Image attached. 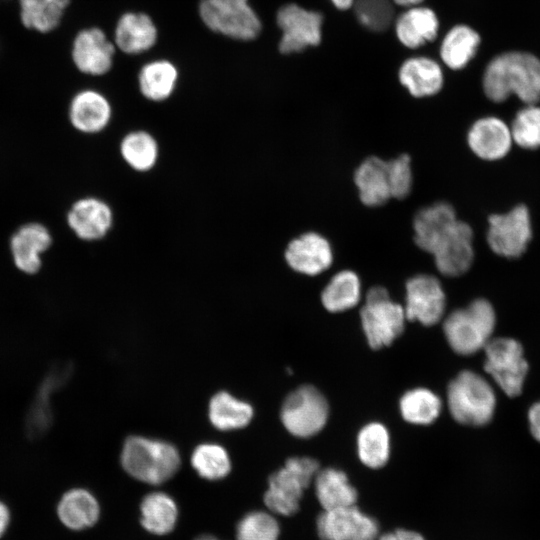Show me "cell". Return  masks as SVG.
Masks as SVG:
<instances>
[{"label":"cell","mask_w":540,"mask_h":540,"mask_svg":"<svg viewBox=\"0 0 540 540\" xmlns=\"http://www.w3.org/2000/svg\"><path fill=\"white\" fill-rule=\"evenodd\" d=\"M486 97L500 103L515 95L525 105L540 101V58L528 51L511 50L493 57L482 78Z\"/></svg>","instance_id":"cell-1"},{"label":"cell","mask_w":540,"mask_h":540,"mask_svg":"<svg viewBox=\"0 0 540 540\" xmlns=\"http://www.w3.org/2000/svg\"><path fill=\"white\" fill-rule=\"evenodd\" d=\"M120 462L127 474L150 485L168 481L181 464L179 452L172 444L136 435L124 441Z\"/></svg>","instance_id":"cell-2"},{"label":"cell","mask_w":540,"mask_h":540,"mask_svg":"<svg viewBox=\"0 0 540 540\" xmlns=\"http://www.w3.org/2000/svg\"><path fill=\"white\" fill-rule=\"evenodd\" d=\"M495 325L496 314L491 303L476 299L467 307L452 311L443 322V331L454 352L472 355L484 349Z\"/></svg>","instance_id":"cell-3"},{"label":"cell","mask_w":540,"mask_h":540,"mask_svg":"<svg viewBox=\"0 0 540 540\" xmlns=\"http://www.w3.org/2000/svg\"><path fill=\"white\" fill-rule=\"evenodd\" d=\"M447 405L452 417L460 424L482 426L494 415L496 396L484 377L464 370L448 385Z\"/></svg>","instance_id":"cell-4"},{"label":"cell","mask_w":540,"mask_h":540,"mask_svg":"<svg viewBox=\"0 0 540 540\" xmlns=\"http://www.w3.org/2000/svg\"><path fill=\"white\" fill-rule=\"evenodd\" d=\"M319 471V463L310 457H291L283 467L272 473L264 493L269 511L281 516L294 515L300 506L304 490Z\"/></svg>","instance_id":"cell-5"},{"label":"cell","mask_w":540,"mask_h":540,"mask_svg":"<svg viewBox=\"0 0 540 540\" xmlns=\"http://www.w3.org/2000/svg\"><path fill=\"white\" fill-rule=\"evenodd\" d=\"M361 325L369 346L380 349L391 345L404 330V307L391 300L381 286L370 288L360 312Z\"/></svg>","instance_id":"cell-6"},{"label":"cell","mask_w":540,"mask_h":540,"mask_svg":"<svg viewBox=\"0 0 540 540\" xmlns=\"http://www.w3.org/2000/svg\"><path fill=\"white\" fill-rule=\"evenodd\" d=\"M198 10L210 30L235 40H253L262 29L249 0H201Z\"/></svg>","instance_id":"cell-7"},{"label":"cell","mask_w":540,"mask_h":540,"mask_svg":"<svg viewBox=\"0 0 540 540\" xmlns=\"http://www.w3.org/2000/svg\"><path fill=\"white\" fill-rule=\"evenodd\" d=\"M329 405L324 395L312 385H302L284 400L280 418L286 430L295 437L309 438L326 425Z\"/></svg>","instance_id":"cell-8"},{"label":"cell","mask_w":540,"mask_h":540,"mask_svg":"<svg viewBox=\"0 0 540 540\" xmlns=\"http://www.w3.org/2000/svg\"><path fill=\"white\" fill-rule=\"evenodd\" d=\"M484 352L486 373L509 397L520 395L528 372L521 344L512 338H491Z\"/></svg>","instance_id":"cell-9"},{"label":"cell","mask_w":540,"mask_h":540,"mask_svg":"<svg viewBox=\"0 0 540 540\" xmlns=\"http://www.w3.org/2000/svg\"><path fill=\"white\" fill-rule=\"evenodd\" d=\"M487 243L491 250L505 258H518L527 250L532 238L528 208L519 204L503 214L488 219Z\"/></svg>","instance_id":"cell-10"},{"label":"cell","mask_w":540,"mask_h":540,"mask_svg":"<svg viewBox=\"0 0 540 540\" xmlns=\"http://www.w3.org/2000/svg\"><path fill=\"white\" fill-rule=\"evenodd\" d=\"M276 21L282 31L279 51L283 54L301 52L321 41L323 16L319 12L289 3L279 8Z\"/></svg>","instance_id":"cell-11"},{"label":"cell","mask_w":540,"mask_h":540,"mask_svg":"<svg viewBox=\"0 0 540 540\" xmlns=\"http://www.w3.org/2000/svg\"><path fill=\"white\" fill-rule=\"evenodd\" d=\"M316 530L321 540H377L380 527L375 518L353 505L323 510Z\"/></svg>","instance_id":"cell-12"},{"label":"cell","mask_w":540,"mask_h":540,"mask_svg":"<svg viewBox=\"0 0 540 540\" xmlns=\"http://www.w3.org/2000/svg\"><path fill=\"white\" fill-rule=\"evenodd\" d=\"M406 318L425 326L438 323L445 312L446 296L440 281L429 274L408 279L405 286Z\"/></svg>","instance_id":"cell-13"},{"label":"cell","mask_w":540,"mask_h":540,"mask_svg":"<svg viewBox=\"0 0 540 540\" xmlns=\"http://www.w3.org/2000/svg\"><path fill=\"white\" fill-rule=\"evenodd\" d=\"M116 47L99 27L79 30L71 44V60L76 69L86 75L102 76L108 73L114 61Z\"/></svg>","instance_id":"cell-14"},{"label":"cell","mask_w":540,"mask_h":540,"mask_svg":"<svg viewBox=\"0 0 540 540\" xmlns=\"http://www.w3.org/2000/svg\"><path fill=\"white\" fill-rule=\"evenodd\" d=\"M432 255L437 270L444 276L457 277L466 273L474 259L472 228L457 220Z\"/></svg>","instance_id":"cell-15"},{"label":"cell","mask_w":540,"mask_h":540,"mask_svg":"<svg viewBox=\"0 0 540 540\" xmlns=\"http://www.w3.org/2000/svg\"><path fill=\"white\" fill-rule=\"evenodd\" d=\"M52 241L50 231L41 223L30 222L20 226L9 242L13 264L24 274L38 273L42 254L50 248Z\"/></svg>","instance_id":"cell-16"},{"label":"cell","mask_w":540,"mask_h":540,"mask_svg":"<svg viewBox=\"0 0 540 540\" xmlns=\"http://www.w3.org/2000/svg\"><path fill=\"white\" fill-rule=\"evenodd\" d=\"M284 258L292 270L315 276L331 266L333 253L325 237L316 232H307L288 243Z\"/></svg>","instance_id":"cell-17"},{"label":"cell","mask_w":540,"mask_h":540,"mask_svg":"<svg viewBox=\"0 0 540 540\" xmlns=\"http://www.w3.org/2000/svg\"><path fill=\"white\" fill-rule=\"evenodd\" d=\"M66 221L81 240L104 238L113 225V211L102 199L84 197L75 201L67 212Z\"/></svg>","instance_id":"cell-18"},{"label":"cell","mask_w":540,"mask_h":540,"mask_svg":"<svg viewBox=\"0 0 540 540\" xmlns=\"http://www.w3.org/2000/svg\"><path fill=\"white\" fill-rule=\"evenodd\" d=\"M68 118L77 131L96 134L111 121L112 106L107 97L95 89H82L75 93L68 106Z\"/></svg>","instance_id":"cell-19"},{"label":"cell","mask_w":540,"mask_h":540,"mask_svg":"<svg viewBox=\"0 0 540 540\" xmlns=\"http://www.w3.org/2000/svg\"><path fill=\"white\" fill-rule=\"evenodd\" d=\"M512 142L510 127L493 116L478 119L467 133L468 146L483 160L502 159L510 151Z\"/></svg>","instance_id":"cell-20"},{"label":"cell","mask_w":540,"mask_h":540,"mask_svg":"<svg viewBox=\"0 0 540 540\" xmlns=\"http://www.w3.org/2000/svg\"><path fill=\"white\" fill-rule=\"evenodd\" d=\"M457 220L454 208L446 202H438L419 210L413 220L416 245L432 254Z\"/></svg>","instance_id":"cell-21"},{"label":"cell","mask_w":540,"mask_h":540,"mask_svg":"<svg viewBox=\"0 0 540 540\" xmlns=\"http://www.w3.org/2000/svg\"><path fill=\"white\" fill-rule=\"evenodd\" d=\"M157 39L158 30L154 21L143 12H126L115 25L113 43L125 54H142L150 50Z\"/></svg>","instance_id":"cell-22"},{"label":"cell","mask_w":540,"mask_h":540,"mask_svg":"<svg viewBox=\"0 0 540 540\" xmlns=\"http://www.w3.org/2000/svg\"><path fill=\"white\" fill-rule=\"evenodd\" d=\"M57 515L64 526L80 531L92 527L98 521L100 506L89 490L74 487L65 491L60 497Z\"/></svg>","instance_id":"cell-23"},{"label":"cell","mask_w":540,"mask_h":540,"mask_svg":"<svg viewBox=\"0 0 540 540\" xmlns=\"http://www.w3.org/2000/svg\"><path fill=\"white\" fill-rule=\"evenodd\" d=\"M399 80L409 93L417 98L432 96L443 86V73L439 64L425 56L407 59L399 70Z\"/></svg>","instance_id":"cell-24"},{"label":"cell","mask_w":540,"mask_h":540,"mask_svg":"<svg viewBox=\"0 0 540 540\" xmlns=\"http://www.w3.org/2000/svg\"><path fill=\"white\" fill-rule=\"evenodd\" d=\"M439 21L428 7L413 6L398 16L395 31L398 40L408 48H418L433 41L438 34Z\"/></svg>","instance_id":"cell-25"},{"label":"cell","mask_w":540,"mask_h":540,"mask_svg":"<svg viewBox=\"0 0 540 540\" xmlns=\"http://www.w3.org/2000/svg\"><path fill=\"white\" fill-rule=\"evenodd\" d=\"M315 494L323 510H332L356 504L358 493L345 472L336 468H325L314 478Z\"/></svg>","instance_id":"cell-26"},{"label":"cell","mask_w":540,"mask_h":540,"mask_svg":"<svg viewBox=\"0 0 540 540\" xmlns=\"http://www.w3.org/2000/svg\"><path fill=\"white\" fill-rule=\"evenodd\" d=\"M178 78L179 72L174 63L167 59L152 60L139 71V90L146 99L161 102L173 94Z\"/></svg>","instance_id":"cell-27"},{"label":"cell","mask_w":540,"mask_h":540,"mask_svg":"<svg viewBox=\"0 0 540 540\" xmlns=\"http://www.w3.org/2000/svg\"><path fill=\"white\" fill-rule=\"evenodd\" d=\"M354 182L361 202L366 206H379L391 197L386 161L371 156L365 159L354 173Z\"/></svg>","instance_id":"cell-28"},{"label":"cell","mask_w":540,"mask_h":540,"mask_svg":"<svg viewBox=\"0 0 540 540\" xmlns=\"http://www.w3.org/2000/svg\"><path fill=\"white\" fill-rule=\"evenodd\" d=\"M71 0H18L19 19L28 30L48 34L61 24Z\"/></svg>","instance_id":"cell-29"},{"label":"cell","mask_w":540,"mask_h":540,"mask_svg":"<svg viewBox=\"0 0 540 540\" xmlns=\"http://www.w3.org/2000/svg\"><path fill=\"white\" fill-rule=\"evenodd\" d=\"M178 508L174 499L160 491L144 496L140 504V523L149 533L166 535L174 530Z\"/></svg>","instance_id":"cell-30"},{"label":"cell","mask_w":540,"mask_h":540,"mask_svg":"<svg viewBox=\"0 0 540 540\" xmlns=\"http://www.w3.org/2000/svg\"><path fill=\"white\" fill-rule=\"evenodd\" d=\"M480 43L476 30L465 24L456 25L443 38L440 56L449 68L459 70L472 60Z\"/></svg>","instance_id":"cell-31"},{"label":"cell","mask_w":540,"mask_h":540,"mask_svg":"<svg viewBox=\"0 0 540 540\" xmlns=\"http://www.w3.org/2000/svg\"><path fill=\"white\" fill-rule=\"evenodd\" d=\"M252 406L226 391L216 393L209 402V420L222 431L247 426L253 417Z\"/></svg>","instance_id":"cell-32"},{"label":"cell","mask_w":540,"mask_h":540,"mask_svg":"<svg viewBox=\"0 0 540 540\" xmlns=\"http://www.w3.org/2000/svg\"><path fill=\"white\" fill-rule=\"evenodd\" d=\"M361 297V282L351 270L335 274L321 293V302L332 313L344 312L355 307Z\"/></svg>","instance_id":"cell-33"},{"label":"cell","mask_w":540,"mask_h":540,"mask_svg":"<svg viewBox=\"0 0 540 540\" xmlns=\"http://www.w3.org/2000/svg\"><path fill=\"white\" fill-rule=\"evenodd\" d=\"M357 454L365 466L371 469L383 467L390 457V435L378 422L368 423L357 435Z\"/></svg>","instance_id":"cell-34"},{"label":"cell","mask_w":540,"mask_h":540,"mask_svg":"<svg viewBox=\"0 0 540 540\" xmlns=\"http://www.w3.org/2000/svg\"><path fill=\"white\" fill-rule=\"evenodd\" d=\"M120 154L130 168L138 172H147L157 163L159 147L152 134L137 130L129 132L122 138Z\"/></svg>","instance_id":"cell-35"},{"label":"cell","mask_w":540,"mask_h":540,"mask_svg":"<svg viewBox=\"0 0 540 540\" xmlns=\"http://www.w3.org/2000/svg\"><path fill=\"white\" fill-rule=\"evenodd\" d=\"M399 408L405 421L415 425H429L439 417L442 401L433 391L419 387L402 395Z\"/></svg>","instance_id":"cell-36"},{"label":"cell","mask_w":540,"mask_h":540,"mask_svg":"<svg viewBox=\"0 0 540 540\" xmlns=\"http://www.w3.org/2000/svg\"><path fill=\"white\" fill-rule=\"evenodd\" d=\"M191 465L206 480H220L231 471V460L226 449L215 443L198 445L191 455Z\"/></svg>","instance_id":"cell-37"},{"label":"cell","mask_w":540,"mask_h":540,"mask_svg":"<svg viewBox=\"0 0 540 540\" xmlns=\"http://www.w3.org/2000/svg\"><path fill=\"white\" fill-rule=\"evenodd\" d=\"M512 140L524 149L540 147V106L527 104L515 115L510 127Z\"/></svg>","instance_id":"cell-38"},{"label":"cell","mask_w":540,"mask_h":540,"mask_svg":"<svg viewBox=\"0 0 540 540\" xmlns=\"http://www.w3.org/2000/svg\"><path fill=\"white\" fill-rule=\"evenodd\" d=\"M280 526L273 513L252 511L236 526V540H278Z\"/></svg>","instance_id":"cell-39"},{"label":"cell","mask_w":540,"mask_h":540,"mask_svg":"<svg viewBox=\"0 0 540 540\" xmlns=\"http://www.w3.org/2000/svg\"><path fill=\"white\" fill-rule=\"evenodd\" d=\"M352 7L358 21L374 32L385 31L394 19L390 0H355Z\"/></svg>","instance_id":"cell-40"},{"label":"cell","mask_w":540,"mask_h":540,"mask_svg":"<svg viewBox=\"0 0 540 540\" xmlns=\"http://www.w3.org/2000/svg\"><path fill=\"white\" fill-rule=\"evenodd\" d=\"M386 172L391 197L405 198L411 191L413 180L410 156L402 154L386 161Z\"/></svg>","instance_id":"cell-41"},{"label":"cell","mask_w":540,"mask_h":540,"mask_svg":"<svg viewBox=\"0 0 540 540\" xmlns=\"http://www.w3.org/2000/svg\"><path fill=\"white\" fill-rule=\"evenodd\" d=\"M377 540H425V538L412 530L396 529L379 535Z\"/></svg>","instance_id":"cell-42"},{"label":"cell","mask_w":540,"mask_h":540,"mask_svg":"<svg viewBox=\"0 0 540 540\" xmlns=\"http://www.w3.org/2000/svg\"><path fill=\"white\" fill-rule=\"evenodd\" d=\"M528 420L533 437L540 442V401L530 407Z\"/></svg>","instance_id":"cell-43"},{"label":"cell","mask_w":540,"mask_h":540,"mask_svg":"<svg viewBox=\"0 0 540 540\" xmlns=\"http://www.w3.org/2000/svg\"><path fill=\"white\" fill-rule=\"evenodd\" d=\"M10 521L8 507L0 501V537L5 533Z\"/></svg>","instance_id":"cell-44"},{"label":"cell","mask_w":540,"mask_h":540,"mask_svg":"<svg viewBox=\"0 0 540 540\" xmlns=\"http://www.w3.org/2000/svg\"><path fill=\"white\" fill-rule=\"evenodd\" d=\"M340 10H347L353 6L355 0H330Z\"/></svg>","instance_id":"cell-45"},{"label":"cell","mask_w":540,"mask_h":540,"mask_svg":"<svg viewBox=\"0 0 540 540\" xmlns=\"http://www.w3.org/2000/svg\"><path fill=\"white\" fill-rule=\"evenodd\" d=\"M423 0H393V2L399 6L413 7L420 4Z\"/></svg>","instance_id":"cell-46"},{"label":"cell","mask_w":540,"mask_h":540,"mask_svg":"<svg viewBox=\"0 0 540 540\" xmlns=\"http://www.w3.org/2000/svg\"><path fill=\"white\" fill-rule=\"evenodd\" d=\"M194 540H220V539L210 534H203V535L198 536Z\"/></svg>","instance_id":"cell-47"}]
</instances>
